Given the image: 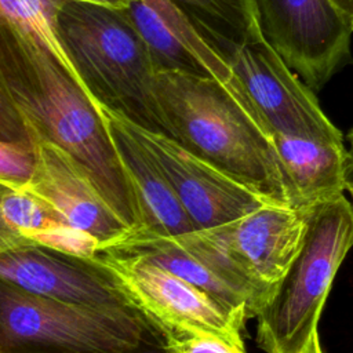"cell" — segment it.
<instances>
[{
	"instance_id": "6da1fadb",
	"label": "cell",
	"mask_w": 353,
	"mask_h": 353,
	"mask_svg": "<svg viewBox=\"0 0 353 353\" xmlns=\"http://www.w3.org/2000/svg\"><path fill=\"white\" fill-rule=\"evenodd\" d=\"M0 85L33 138L69 153L124 223L137 226L132 200L99 105L63 59L1 17Z\"/></svg>"
},
{
	"instance_id": "7a4b0ae2",
	"label": "cell",
	"mask_w": 353,
	"mask_h": 353,
	"mask_svg": "<svg viewBox=\"0 0 353 353\" xmlns=\"http://www.w3.org/2000/svg\"><path fill=\"white\" fill-rule=\"evenodd\" d=\"M153 88L164 135L266 203L290 207L272 138L236 77L223 83L214 77L156 72Z\"/></svg>"
},
{
	"instance_id": "3957f363",
	"label": "cell",
	"mask_w": 353,
	"mask_h": 353,
	"mask_svg": "<svg viewBox=\"0 0 353 353\" xmlns=\"http://www.w3.org/2000/svg\"><path fill=\"white\" fill-rule=\"evenodd\" d=\"M54 28L69 65L99 106L164 132L153 88L154 65L123 10L63 0Z\"/></svg>"
},
{
	"instance_id": "277c9868",
	"label": "cell",
	"mask_w": 353,
	"mask_h": 353,
	"mask_svg": "<svg viewBox=\"0 0 353 353\" xmlns=\"http://www.w3.org/2000/svg\"><path fill=\"white\" fill-rule=\"evenodd\" d=\"M0 353H165L160 328L132 305H84L0 279Z\"/></svg>"
},
{
	"instance_id": "5b68a950",
	"label": "cell",
	"mask_w": 353,
	"mask_h": 353,
	"mask_svg": "<svg viewBox=\"0 0 353 353\" xmlns=\"http://www.w3.org/2000/svg\"><path fill=\"white\" fill-rule=\"evenodd\" d=\"M353 247V204L341 194L309 208L302 245L258 313L265 353H302L319 334L334 277Z\"/></svg>"
},
{
	"instance_id": "8992f818",
	"label": "cell",
	"mask_w": 353,
	"mask_h": 353,
	"mask_svg": "<svg viewBox=\"0 0 353 353\" xmlns=\"http://www.w3.org/2000/svg\"><path fill=\"white\" fill-rule=\"evenodd\" d=\"M307 214L263 204L233 222L175 237L234 285L247 298L251 317H256L302 245Z\"/></svg>"
},
{
	"instance_id": "52a82bcc",
	"label": "cell",
	"mask_w": 353,
	"mask_h": 353,
	"mask_svg": "<svg viewBox=\"0 0 353 353\" xmlns=\"http://www.w3.org/2000/svg\"><path fill=\"white\" fill-rule=\"evenodd\" d=\"M106 269L128 301L150 319L163 336L181 331H210L244 345L247 312L230 309L182 277L135 254L101 247L90 256Z\"/></svg>"
},
{
	"instance_id": "ba28073f",
	"label": "cell",
	"mask_w": 353,
	"mask_h": 353,
	"mask_svg": "<svg viewBox=\"0 0 353 353\" xmlns=\"http://www.w3.org/2000/svg\"><path fill=\"white\" fill-rule=\"evenodd\" d=\"M262 37L305 84L320 90L349 59L352 23L330 0H252Z\"/></svg>"
},
{
	"instance_id": "9c48e42d",
	"label": "cell",
	"mask_w": 353,
	"mask_h": 353,
	"mask_svg": "<svg viewBox=\"0 0 353 353\" xmlns=\"http://www.w3.org/2000/svg\"><path fill=\"white\" fill-rule=\"evenodd\" d=\"M225 62L269 135L343 141L313 90L263 37L236 48Z\"/></svg>"
},
{
	"instance_id": "30bf717a",
	"label": "cell",
	"mask_w": 353,
	"mask_h": 353,
	"mask_svg": "<svg viewBox=\"0 0 353 353\" xmlns=\"http://www.w3.org/2000/svg\"><path fill=\"white\" fill-rule=\"evenodd\" d=\"M132 127L167 178L194 229L216 228L269 204L167 135L149 131L135 123Z\"/></svg>"
},
{
	"instance_id": "8fae6325",
	"label": "cell",
	"mask_w": 353,
	"mask_h": 353,
	"mask_svg": "<svg viewBox=\"0 0 353 353\" xmlns=\"http://www.w3.org/2000/svg\"><path fill=\"white\" fill-rule=\"evenodd\" d=\"M0 279L32 294L72 303L132 305L113 276L91 258L30 240L0 251Z\"/></svg>"
},
{
	"instance_id": "7c38bea8",
	"label": "cell",
	"mask_w": 353,
	"mask_h": 353,
	"mask_svg": "<svg viewBox=\"0 0 353 353\" xmlns=\"http://www.w3.org/2000/svg\"><path fill=\"white\" fill-rule=\"evenodd\" d=\"M33 146L34 167L22 192L37 199L61 222L95 236L101 247L131 229L69 153L41 139H34Z\"/></svg>"
},
{
	"instance_id": "4fadbf2b",
	"label": "cell",
	"mask_w": 353,
	"mask_h": 353,
	"mask_svg": "<svg viewBox=\"0 0 353 353\" xmlns=\"http://www.w3.org/2000/svg\"><path fill=\"white\" fill-rule=\"evenodd\" d=\"M99 108L132 200L137 226L168 236L196 230L167 178L137 137L132 123Z\"/></svg>"
},
{
	"instance_id": "5bb4252c",
	"label": "cell",
	"mask_w": 353,
	"mask_h": 353,
	"mask_svg": "<svg viewBox=\"0 0 353 353\" xmlns=\"http://www.w3.org/2000/svg\"><path fill=\"white\" fill-rule=\"evenodd\" d=\"M279 156L290 207L309 210L347 189L353 174V152L343 141L270 135Z\"/></svg>"
},
{
	"instance_id": "9a60e30c",
	"label": "cell",
	"mask_w": 353,
	"mask_h": 353,
	"mask_svg": "<svg viewBox=\"0 0 353 353\" xmlns=\"http://www.w3.org/2000/svg\"><path fill=\"white\" fill-rule=\"evenodd\" d=\"M103 247L142 256L199 287L222 305L244 310L251 317L247 298L204 261L186 250L175 236L159 234L135 226Z\"/></svg>"
},
{
	"instance_id": "2e32d148",
	"label": "cell",
	"mask_w": 353,
	"mask_h": 353,
	"mask_svg": "<svg viewBox=\"0 0 353 353\" xmlns=\"http://www.w3.org/2000/svg\"><path fill=\"white\" fill-rule=\"evenodd\" d=\"M225 61L239 47L262 37L252 0H168Z\"/></svg>"
},
{
	"instance_id": "e0dca14e",
	"label": "cell",
	"mask_w": 353,
	"mask_h": 353,
	"mask_svg": "<svg viewBox=\"0 0 353 353\" xmlns=\"http://www.w3.org/2000/svg\"><path fill=\"white\" fill-rule=\"evenodd\" d=\"M123 11L143 40L156 72L214 77L211 70L179 40L149 3L134 0Z\"/></svg>"
},
{
	"instance_id": "ac0fdd59",
	"label": "cell",
	"mask_w": 353,
	"mask_h": 353,
	"mask_svg": "<svg viewBox=\"0 0 353 353\" xmlns=\"http://www.w3.org/2000/svg\"><path fill=\"white\" fill-rule=\"evenodd\" d=\"M62 1L63 0H0V17L33 34L69 65L57 41L54 28L57 11Z\"/></svg>"
},
{
	"instance_id": "d6986e66",
	"label": "cell",
	"mask_w": 353,
	"mask_h": 353,
	"mask_svg": "<svg viewBox=\"0 0 353 353\" xmlns=\"http://www.w3.org/2000/svg\"><path fill=\"white\" fill-rule=\"evenodd\" d=\"M0 210L4 221L23 239L32 232L61 222L44 204L21 189H10L1 199Z\"/></svg>"
},
{
	"instance_id": "ffe728a7",
	"label": "cell",
	"mask_w": 353,
	"mask_h": 353,
	"mask_svg": "<svg viewBox=\"0 0 353 353\" xmlns=\"http://www.w3.org/2000/svg\"><path fill=\"white\" fill-rule=\"evenodd\" d=\"M25 239L81 258L92 256L101 247V241L95 236L63 222L32 232L26 234Z\"/></svg>"
},
{
	"instance_id": "44dd1931",
	"label": "cell",
	"mask_w": 353,
	"mask_h": 353,
	"mask_svg": "<svg viewBox=\"0 0 353 353\" xmlns=\"http://www.w3.org/2000/svg\"><path fill=\"white\" fill-rule=\"evenodd\" d=\"M165 353H245L241 343L210 331H181L164 335Z\"/></svg>"
},
{
	"instance_id": "7402d4cb",
	"label": "cell",
	"mask_w": 353,
	"mask_h": 353,
	"mask_svg": "<svg viewBox=\"0 0 353 353\" xmlns=\"http://www.w3.org/2000/svg\"><path fill=\"white\" fill-rule=\"evenodd\" d=\"M34 167V146L0 141V181L21 189Z\"/></svg>"
},
{
	"instance_id": "603a6c76",
	"label": "cell",
	"mask_w": 353,
	"mask_h": 353,
	"mask_svg": "<svg viewBox=\"0 0 353 353\" xmlns=\"http://www.w3.org/2000/svg\"><path fill=\"white\" fill-rule=\"evenodd\" d=\"M0 141L18 145H34L29 125L0 85Z\"/></svg>"
},
{
	"instance_id": "cb8c5ba5",
	"label": "cell",
	"mask_w": 353,
	"mask_h": 353,
	"mask_svg": "<svg viewBox=\"0 0 353 353\" xmlns=\"http://www.w3.org/2000/svg\"><path fill=\"white\" fill-rule=\"evenodd\" d=\"M10 189H17L8 183H6L4 181H0V203L3 196L10 190ZM26 239H23L18 232H15L3 218L1 215V210H0V251L12 245H17L22 241H25Z\"/></svg>"
},
{
	"instance_id": "d4e9b609",
	"label": "cell",
	"mask_w": 353,
	"mask_h": 353,
	"mask_svg": "<svg viewBox=\"0 0 353 353\" xmlns=\"http://www.w3.org/2000/svg\"><path fill=\"white\" fill-rule=\"evenodd\" d=\"M353 26V0H330Z\"/></svg>"
},
{
	"instance_id": "484cf974",
	"label": "cell",
	"mask_w": 353,
	"mask_h": 353,
	"mask_svg": "<svg viewBox=\"0 0 353 353\" xmlns=\"http://www.w3.org/2000/svg\"><path fill=\"white\" fill-rule=\"evenodd\" d=\"M80 1H87V3H94V4H101L117 10H124L127 8L134 0H80Z\"/></svg>"
},
{
	"instance_id": "4316f807",
	"label": "cell",
	"mask_w": 353,
	"mask_h": 353,
	"mask_svg": "<svg viewBox=\"0 0 353 353\" xmlns=\"http://www.w3.org/2000/svg\"><path fill=\"white\" fill-rule=\"evenodd\" d=\"M302 353H324L320 345V336L319 334L310 341V343L306 346V349Z\"/></svg>"
},
{
	"instance_id": "83f0119b",
	"label": "cell",
	"mask_w": 353,
	"mask_h": 353,
	"mask_svg": "<svg viewBox=\"0 0 353 353\" xmlns=\"http://www.w3.org/2000/svg\"><path fill=\"white\" fill-rule=\"evenodd\" d=\"M347 192H349V194H350V201H352V204H353V179H350L349 181V183H347V189H346Z\"/></svg>"
},
{
	"instance_id": "f1b7e54d",
	"label": "cell",
	"mask_w": 353,
	"mask_h": 353,
	"mask_svg": "<svg viewBox=\"0 0 353 353\" xmlns=\"http://www.w3.org/2000/svg\"><path fill=\"white\" fill-rule=\"evenodd\" d=\"M347 139H349V142H350V145H352V149H353V127L350 128V131H349V134H347Z\"/></svg>"
},
{
	"instance_id": "f546056e",
	"label": "cell",
	"mask_w": 353,
	"mask_h": 353,
	"mask_svg": "<svg viewBox=\"0 0 353 353\" xmlns=\"http://www.w3.org/2000/svg\"><path fill=\"white\" fill-rule=\"evenodd\" d=\"M352 152H353V150H352Z\"/></svg>"
}]
</instances>
